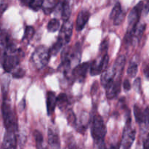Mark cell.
I'll return each mask as SVG.
<instances>
[{"label": "cell", "mask_w": 149, "mask_h": 149, "mask_svg": "<svg viewBox=\"0 0 149 149\" xmlns=\"http://www.w3.org/2000/svg\"><path fill=\"white\" fill-rule=\"evenodd\" d=\"M3 97V102L1 105V113H2L4 125L7 132H16L17 130V123L16 115L11 106V103L7 98L6 93Z\"/></svg>", "instance_id": "1"}, {"label": "cell", "mask_w": 149, "mask_h": 149, "mask_svg": "<svg viewBox=\"0 0 149 149\" xmlns=\"http://www.w3.org/2000/svg\"><path fill=\"white\" fill-rule=\"evenodd\" d=\"M106 134V127L103 118L99 114H95L92 119L91 135L97 145L104 143Z\"/></svg>", "instance_id": "2"}, {"label": "cell", "mask_w": 149, "mask_h": 149, "mask_svg": "<svg viewBox=\"0 0 149 149\" xmlns=\"http://www.w3.org/2000/svg\"><path fill=\"white\" fill-rule=\"evenodd\" d=\"M49 49L45 46H39L35 49L31 57V61L37 70H42L47 65L50 58Z\"/></svg>", "instance_id": "3"}, {"label": "cell", "mask_w": 149, "mask_h": 149, "mask_svg": "<svg viewBox=\"0 0 149 149\" xmlns=\"http://www.w3.org/2000/svg\"><path fill=\"white\" fill-rule=\"evenodd\" d=\"M17 52L18 50L16 52H7L4 55L1 64L2 65L5 72H11L18 65L20 62V58H19Z\"/></svg>", "instance_id": "4"}, {"label": "cell", "mask_w": 149, "mask_h": 149, "mask_svg": "<svg viewBox=\"0 0 149 149\" xmlns=\"http://www.w3.org/2000/svg\"><path fill=\"white\" fill-rule=\"evenodd\" d=\"M143 2L140 1L130 11L129 15H128V23H129L128 31L132 30L138 23L141 13L143 10Z\"/></svg>", "instance_id": "5"}, {"label": "cell", "mask_w": 149, "mask_h": 149, "mask_svg": "<svg viewBox=\"0 0 149 149\" xmlns=\"http://www.w3.org/2000/svg\"><path fill=\"white\" fill-rule=\"evenodd\" d=\"M109 57L108 54H105L99 61H95L90 66V74L91 76H96L100 74H103L106 71L109 65Z\"/></svg>", "instance_id": "6"}, {"label": "cell", "mask_w": 149, "mask_h": 149, "mask_svg": "<svg viewBox=\"0 0 149 149\" xmlns=\"http://www.w3.org/2000/svg\"><path fill=\"white\" fill-rule=\"evenodd\" d=\"M136 132L130 127V123L129 122L127 124L125 131L123 133V137L121 141V146H122V149H130L131 146L133 143L135 139Z\"/></svg>", "instance_id": "7"}, {"label": "cell", "mask_w": 149, "mask_h": 149, "mask_svg": "<svg viewBox=\"0 0 149 149\" xmlns=\"http://www.w3.org/2000/svg\"><path fill=\"white\" fill-rule=\"evenodd\" d=\"M73 33V24L70 21L64 22L63 25L60 31L58 40L62 43V45H67L70 42Z\"/></svg>", "instance_id": "8"}, {"label": "cell", "mask_w": 149, "mask_h": 149, "mask_svg": "<svg viewBox=\"0 0 149 149\" xmlns=\"http://www.w3.org/2000/svg\"><path fill=\"white\" fill-rule=\"evenodd\" d=\"M48 144L51 149H61V141L58 130L54 127H49L48 129Z\"/></svg>", "instance_id": "9"}, {"label": "cell", "mask_w": 149, "mask_h": 149, "mask_svg": "<svg viewBox=\"0 0 149 149\" xmlns=\"http://www.w3.org/2000/svg\"><path fill=\"white\" fill-rule=\"evenodd\" d=\"M120 79H114L113 81L109 82L105 87L106 92V97L108 99L111 100L118 95V94L120 92Z\"/></svg>", "instance_id": "10"}, {"label": "cell", "mask_w": 149, "mask_h": 149, "mask_svg": "<svg viewBox=\"0 0 149 149\" xmlns=\"http://www.w3.org/2000/svg\"><path fill=\"white\" fill-rule=\"evenodd\" d=\"M16 148H17V138H16L15 132L6 131L1 149H16Z\"/></svg>", "instance_id": "11"}, {"label": "cell", "mask_w": 149, "mask_h": 149, "mask_svg": "<svg viewBox=\"0 0 149 149\" xmlns=\"http://www.w3.org/2000/svg\"><path fill=\"white\" fill-rule=\"evenodd\" d=\"M89 68H90L89 63H84L77 65L74 68L72 72V76L74 79H77L80 81H84Z\"/></svg>", "instance_id": "12"}, {"label": "cell", "mask_w": 149, "mask_h": 149, "mask_svg": "<svg viewBox=\"0 0 149 149\" xmlns=\"http://www.w3.org/2000/svg\"><path fill=\"white\" fill-rule=\"evenodd\" d=\"M12 42L13 40L11 39V37L7 32H1L0 34V64L1 63L3 57Z\"/></svg>", "instance_id": "13"}, {"label": "cell", "mask_w": 149, "mask_h": 149, "mask_svg": "<svg viewBox=\"0 0 149 149\" xmlns=\"http://www.w3.org/2000/svg\"><path fill=\"white\" fill-rule=\"evenodd\" d=\"M90 17V13L88 10H83L79 13L76 21V30L80 31L82 30L88 22Z\"/></svg>", "instance_id": "14"}, {"label": "cell", "mask_w": 149, "mask_h": 149, "mask_svg": "<svg viewBox=\"0 0 149 149\" xmlns=\"http://www.w3.org/2000/svg\"><path fill=\"white\" fill-rule=\"evenodd\" d=\"M125 62H126V58H125V55H121L116 58V61L114 62V64L111 68L112 71L115 76V78L118 77L119 79H120L121 74H122L124 68H125Z\"/></svg>", "instance_id": "15"}, {"label": "cell", "mask_w": 149, "mask_h": 149, "mask_svg": "<svg viewBox=\"0 0 149 149\" xmlns=\"http://www.w3.org/2000/svg\"><path fill=\"white\" fill-rule=\"evenodd\" d=\"M47 111L48 115H52L55 111L57 106V96L53 92H48L47 93Z\"/></svg>", "instance_id": "16"}, {"label": "cell", "mask_w": 149, "mask_h": 149, "mask_svg": "<svg viewBox=\"0 0 149 149\" xmlns=\"http://www.w3.org/2000/svg\"><path fill=\"white\" fill-rule=\"evenodd\" d=\"M61 18L64 22L68 21L71 13V7L69 2L64 1L61 2Z\"/></svg>", "instance_id": "17"}, {"label": "cell", "mask_w": 149, "mask_h": 149, "mask_svg": "<svg viewBox=\"0 0 149 149\" xmlns=\"http://www.w3.org/2000/svg\"><path fill=\"white\" fill-rule=\"evenodd\" d=\"M114 79H115V76L114 74H113L112 70L111 69L110 71H109H109L106 70V71H104V72L102 74V77H101L102 85L105 87L109 82L113 81Z\"/></svg>", "instance_id": "18"}, {"label": "cell", "mask_w": 149, "mask_h": 149, "mask_svg": "<svg viewBox=\"0 0 149 149\" xmlns=\"http://www.w3.org/2000/svg\"><path fill=\"white\" fill-rule=\"evenodd\" d=\"M68 98L65 93H61L57 96V106L61 110H64L68 106Z\"/></svg>", "instance_id": "19"}, {"label": "cell", "mask_w": 149, "mask_h": 149, "mask_svg": "<svg viewBox=\"0 0 149 149\" xmlns=\"http://www.w3.org/2000/svg\"><path fill=\"white\" fill-rule=\"evenodd\" d=\"M33 136H34L35 141H36L37 149H47L46 146L45 145L43 135L39 130H35L33 132Z\"/></svg>", "instance_id": "20"}, {"label": "cell", "mask_w": 149, "mask_h": 149, "mask_svg": "<svg viewBox=\"0 0 149 149\" xmlns=\"http://www.w3.org/2000/svg\"><path fill=\"white\" fill-rule=\"evenodd\" d=\"M55 4H57V2L55 1H43L42 8L43 9L44 13L46 15H49L51 13L55 8Z\"/></svg>", "instance_id": "21"}, {"label": "cell", "mask_w": 149, "mask_h": 149, "mask_svg": "<svg viewBox=\"0 0 149 149\" xmlns=\"http://www.w3.org/2000/svg\"><path fill=\"white\" fill-rule=\"evenodd\" d=\"M134 115H135V120L138 124L144 123V113L142 111L141 108L136 105L134 106Z\"/></svg>", "instance_id": "22"}, {"label": "cell", "mask_w": 149, "mask_h": 149, "mask_svg": "<svg viewBox=\"0 0 149 149\" xmlns=\"http://www.w3.org/2000/svg\"><path fill=\"white\" fill-rule=\"evenodd\" d=\"M43 1H42V0H32V1H23V3H26L31 10H34V11H38L39 10V9L42 8Z\"/></svg>", "instance_id": "23"}, {"label": "cell", "mask_w": 149, "mask_h": 149, "mask_svg": "<svg viewBox=\"0 0 149 149\" xmlns=\"http://www.w3.org/2000/svg\"><path fill=\"white\" fill-rule=\"evenodd\" d=\"M47 28L49 32L57 31L60 28V21L57 18L51 19L48 23Z\"/></svg>", "instance_id": "24"}, {"label": "cell", "mask_w": 149, "mask_h": 149, "mask_svg": "<svg viewBox=\"0 0 149 149\" xmlns=\"http://www.w3.org/2000/svg\"><path fill=\"white\" fill-rule=\"evenodd\" d=\"M122 12V6H121V4L119 2H117L115 4L114 7H113V9H112L109 17L112 20H114L115 18H116L120 15V13Z\"/></svg>", "instance_id": "25"}, {"label": "cell", "mask_w": 149, "mask_h": 149, "mask_svg": "<svg viewBox=\"0 0 149 149\" xmlns=\"http://www.w3.org/2000/svg\"><path fill=\"white\" fill-rule=\"evenodd\" d=\"M138 66L135 62H131L127 68V74L130 77L133 78L138 74Z\"/></svg>", "instance_id": "26"}, {"label": "cell", "mask_w": 149, "mask_h": 149, "mask_svg": "<svg viewBox=\"0 0 149 149\" xmlns=\"http://www.w3.org/2000/svg\"><path fill=\"white\" fill-rule=\"evenodd\" d=\"M34 34V29L32 26H27L25 29L24 36L23 38V40H26L29 42Z\"/></svg>", "instance_id": "27"}, {"label": "cell", "mask_w": 149, "mask_h": 149, "mask_svg": "<svg viewBox=\"0 0 149 149\" xmlns=\"http://www.w3.org/2000/svg\"><path fill=\"white\" fill-rule=\"evenodd\" d=\"M87 113H84V116H81V123H79V132H81V131H84L85 130H87Z\"/></svg>", "instance_id": "28"}, {"label": "cell", "mask_w": 149, "mask_h": 149, "mask_svg": "<svg viewBox=\"0 0 149 149\" xmlns=\"http://www.w3.org/2000/svg\"><path fill=\"white\" fill-rule=\"evenodd\" d=\"M25 74H26V71H25L23 68H18L17 70H15V72H13V78L20 79L23 78V77H24Z\"/></svg>", "instance_id": "29"}, {"label": "cell", "mask_w": 149, "mask_h": 149, "mask_svg": "<svg viewBox=\"0 0 149 149\" xmlns=\"http://www.w3.org/2000/svg\"><path fill=\"white\" fill-rule=\"evenodd\" d=\"M125 14L123 13V12H122V13H120V15H119L116 18H115L114 20H113V24L116 25V26L120 25L121 23L123 22L124 19H125Z\"/></svg>", "instance_id": "30"}, {"label": "cell", "mask_w": 149, "mask_h": 149, "mask_svg": "<svg viewBox=\"0 0 149 149\" xmlns=\"http://www.w3.org/2000/svg\"><path fill=\"white\" fill-rule=\"evenodd\" d=\"M144 123L147 127H149V106L144 111Z\"/></svg>", "instance_id": "31"}, {"label": "cell", "mask_w": 149, "mask_h": 149, "mask_svg": "<svg viewBox=\"0 0 149 149\" xmlns=\"http://www.w3.org/2000/svg\"><path fill=\"white\" fill-rule=\"evenodd\" d=\"M68 121L71 125H74L76 124V117L72 111H70L68 115Z\"/></svg>", "instance_id": "32"}, {"label": "cell", "mask_w": 149, "mask_h": 149, "mask_svg": "<svg viewBox=\"0 0 149 149\" xmlns=\"http://www.w3.org/2000/svg\"><path fill=\"white\" fill-rule=\"evenodd\" d=\"M108 47H109V41L106 39L100 44V50L102 51V52H106L108 49Z\"/></svg>", "instance_id": "33"}, {"label": "cell", "mask_w": 149, "mask_h": 149, "mask_svg": "<svg viewBox=\"0 0 149 149\" xmlns=\"http://www.w3.org/2000/svg\"><path fill=\"white\" fill-rule=\"evenodd\" d=\"M141 79L137 78L135 80V81H134V87H135V89L137 90V91H140V90H141Z\"/></svg>", "instance_id": "34"}, {"label": "cell", "mask_w": 149, "mask_h": 149, "mask_svg": "<svg viewBox=\"0 0 149 149\" xmlns=\"http://www.w3.org/2000/svg\"><path fill=\"white\" fill-rule=\"evenodd\" d=\"M123 87L125 91H129L131 89V84L127 79H125L123 83Z\"/></svg>", "instance_id": "35"}, {"label": "cell", "mask_w": 149, "mask_h": 149, "mask_svg": "<svg viewBox=\"0 0 149 149\" xmlns=\"http://www.w3.org/2000/svg\"><path fill=\"white\" fill-rule=\"evenodd\" d=\"M143 149H149V134L143 141Z\"/></svg>", "instance_id": "36"}, {"label": "cell", "mask_w": 149, "mask_h": 149, "mask_svg": "<svg viewBox=\"0 0 149 149\" xmlns=\"http://www.w3.org/2000/svg\"><path fill=\"white\" fill-rule=\"evenodd\" d=\"M143 11L145 15H147L149 13V1L146 2V4L143 6Z\"/></svg>", "instance_id": "37"}, {"label": "cell", "mask_w": 149, "mask_h": 149, "mask_svg": "<svg viewBox=\"0 0 149 149\" xmlns=\"http://www.w3.org/2000/svg\"><path fill=\"white\" fill-rule=\"evenodd\" d=\"M143 72H144V74H145L146 77L149 79V64L145 67Z\"/></svg>", "instance_id": "38"}, {"label": "cell", "mask_w": 149, "mask_h": 149, "mask_svg": "<svg viewBox=\"0 0 149 149\" xmlns=\"http://www.w3.org/2000/svg\"><path fill=\"white\" fill-rule=\"evenodd\" d=\"M6 8H7V4H0V13H3L6 10Z\"/></svg>", "instance_id": "39"}, {"label": "cell", "mask_w": 149, "mask_h": 149, "mask_svg": "<svg viewBox=\"0 0 149 149\" xmlns=\"http://www.w3.org/2000/svg\"><path fill=\"white\" fill-rule=\"evenodd\" d=\"M98 149H109L106 147V146L105 145L104 143H102L99 144L98 145Z\"/></svg>", "instance_id": "40"}, {"label": "cell", "mask_w": 149, "mask_h": 149, "mask_svg": "<svg viewBox=\"0 0 149 149\" xmlns=\"http://www.w3.org/2000/svg\"><path fill=\"white\" fill-rule=\"evenodd\" d=\"M119 148H120V145H119V144H114V145H112L109 149H119Z\"/></svg>", "instance_id": "41"}, {"label": "cell", "mask_w": 149, "mask_h": 149, "mask_svg": "<svg viewBox=\"0 0 149 149\" xmlns=\"http://www.w3.org/2000/svg\"><path fill=\"white\" fill-rule=\"evenodd\" d=\"M69 149H77V148H76L75 146H70Z\"/></svg>", "instance_id": "42"}]
</instances>
